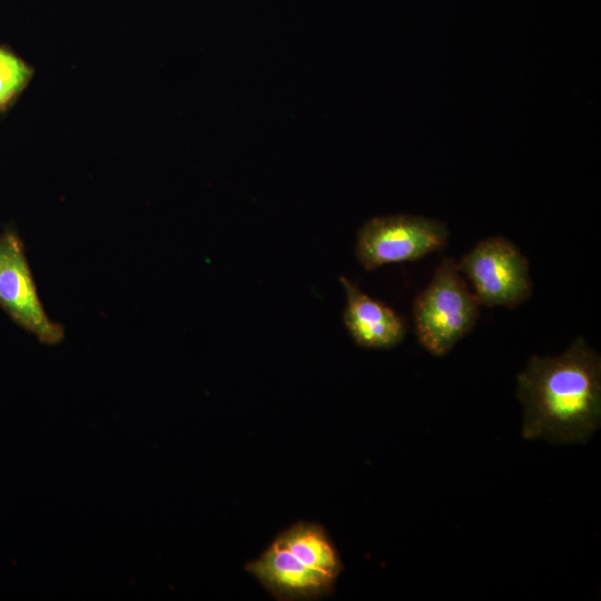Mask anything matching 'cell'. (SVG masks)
Returning a JSON list of instances; mask_svg holds the SVG:
<instances>
[{
  "mask_svg": "<svg viewBox=\"0 0 601 601\" xmlns=\"http://www.w3.org/2000/svg\"><path fill=\"white\" fill-rule=\"evenodd\" d=\"M246 571L276 599L311 600L326 595L335 579L298 560L277 539Z\"/></svg>",
  "mask_w": 601,
  "mask_h": 601,
  "instance_id": "obj_6",
  "label": "cell"
},
{
  "mask_svg": "<svg viewBox=\"0 0 601 601\" xmlns=\"http://www.w3.org/2000/svg\"><path fill=\"white\" fill-rule=\"evenodd\" d=\"M479 313L480 304L456 262L444 257L427 287L414 300L415 334L426 351L442 356L473 329Z\"/></svg>",
  "mask_w": 601,
  "mask_h": 601,
  "instance_id": "obj_2",
  "label": "cell"
},
{
  "mask_svg": "<svg viewBox=\"0 0 601 601\" xmlns=\"http://www.w3.org/2000/svg\"><path fill=\"white\" fill-rule=\"evenodd\" d=\"M277 540L304 564L335 580L343 570L338 552L318 524L298 522L286 529Z\"/></svg>",
  "mask_w": 601,
  "mask_h": 601,
  "instance_id": "obj_8",
  "label": "cell"
},
{
  "mask_svg": "<svg viewBox=\"0 0 601 601\" xmlns=\"http://www.w3.org/2000/svg\"><path fill=\"white\" fill-rule=\"evenodd\" d=\"M32 70L10 50L0 47V110L26 87Z\"/></svg>",
  "mask_w": 601,
  "mask_h": 601,
  "instance_id": "obj_9",
  "label": "cell"
},
{
  "mask_svg": "<svg viewBox=\"0 0 601 601\" xmlns=\"http://www.w3.org/2000/svg\"><path fill=\"white\" fill-rule=\"evenodd\" d=\"M447 239V226L439 219L404 214L373 217L357 233L355 255L372 270L423 258L442 249Z\"/></svg>",
  "mask_w": 601,
  "mask_h": 601,
  "instance_id": "obj_3",
  "label": "cell"
},
{
  "mask_svg": "<svg viewBox=\"0 0 601 601\" xmlns=\"http://www.w3.org/2000/svg\"><path fill=\"white\" fill-rule=\"evenodd\" d=\"M456 265L471 282L480 305L514 308L532 293L526 257L502 236L480 240Z\"/></svg>",
  "mask_w": 601,
  "mask_h": 601,
  "instance_id": "obj_4",
  "label": "cell"
},
{
  "mask_svg": "<svg viewBox=\"0 0 601 601\" xmlns=\"http://www.w3.org/2000/svg\"><path fill=\"white\" fill-rule=\"evenodd\" d=\"M525 440L587 443L601 425V356L582 336L558 356L533 355L518 375Z\"/></svg>",
  "mask_w": 601,
  "mask_h": 601,
  "instance_id": "obj_1",
  "label": "cell"
},
{
  "mask_svg": "<svg viewBox=\"0 0 601 601\" xmlns=\"http://www.w3.org/2000/svg\"><path fill=\"white\" fill-rule=\"evenodd\" d=\"M0 307L45 344H57L63 326L51 321L39 297L21 237L13 227L0 235Z\"/></svg>",
  "mask_w": 601,
  "mask_h": 601,
  "instance_id": "obj_5",
  "label": "cell"
},
{
  "mask_svg": "<svg viewBox=\"0 0 601 601\" xmlns=\"http://www.w3.org/2000/svg\"><path fill=\"white\" fill-rule=\"evenodd\" d=\"M346 294L344 324L355 343L366 348H392L405 336V324L392 308L366 295L346 277L339 278Z\"/></svg>",
  "mask_w": 601,
  "mask_h": 601,
  "instance_id": "obj_7",
  "label": "cell"
}]
</instances>
